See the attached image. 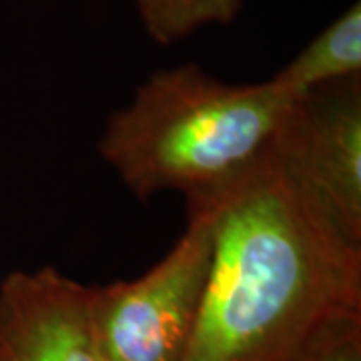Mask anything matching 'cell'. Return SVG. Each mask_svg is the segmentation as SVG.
<instances>
[{
  "instance_id": "8",
  "label": "cell",
  "mask_w": 361,
  "mask_h": 361,
  "mask_svg": "<svg viewBox=\"0 0 361 361\" xmlns=\"http://www.w3.org/2000/svg\"><path fill=\"white\" fill-rule=\"evenodd\" d=\"M287 361H361V311L325 323Z\"/></svg>"
},
{
  "instance_id": "3",
  "label": "cell",
  "mask_w": 361,
  "mask_h": 361,
  "mask_svg": "<svg viewBox=\"0 0 361 361\" xmlns=\"http://www.w3.org/2000/svg\"><path fill=\"white\" fill-rule=\"evenodd\" d=\"M187 229L165 257L129 281L92 285L104 361H183L213 255V205L187 201Z\"/></svg>"
},
{
  "instance_id": "5",
  "label": "cell",
  "mask_w": 361,
  "mask_h": 361,
  "mask_svg": "<svg viewBox=\"0 0 361 361\" xmlns=\"http://www.w3.org/2000/svg\"><path fill=\"white\" fill-rule=\"evenodd\" d=\"M0 361H104L92 285L51 265L8 273L0 283Z\"/></svg>"
},
{
  "instance_id": "2",
  "label": "cell",
  "mask_w": 361,
  "mask_h": 361,
  "mask_svg": "<svg viewBox=\"0 0 361 361\" xmlns=\"http://www.w3.org/2000/svg\"><path fill=\"white\" fill-rule=\"evenodd\" d=\"M293 101L273 78L231 85L199 65L157 71L109 116L99 153L141 201L213 197L269 149Z\"/></svg>"
},
{
  "instance_id": "6",
  "label": "cell",
  "mask_w": 361,
  "mask_h": 361,
  "mask_svg": "<svg viewBox=\"0 0 361 361\" xmlns=\"http://www.w3.org/2000/svg\"><path fill=\"white\" fill-rule=\"evenodd\" d=\"M360 73L361 4L355 2L271 78L289 97L299 99L311 90L357 78Z\"/></svg>"
},
{
  "instance_id": "1",
  "label": "cell",
  "mask_w": 361,
  "mask_h": 361,
  "mask_svg": "<svg viewBox=\"0 0 361 361\" xmlns=\"http://www.w3.org/2000/svg\"><path fill=\"white\" fill-rule=\"evenodd\" d=\"M203 199L213 255L183 361H287L325 323L361 311V245L297 187L273 142Z\"/></svg>"
},
{
  "instance_id": "4",
  "label": "cell",
  "mask_w": 361,
  "mask_h": 361,
  "mask_svg": "<svg viewBox=\"0 0 361 361\" xmlns=\"http://www.w3.org/2000/svg\"><path fill=\"white\" fill-rule=\"evenodd\" d=\"M273 149L337 231L361 245V78L295 99Z\"/></svg>"
},
{
  "instance_id": "7",
  "label": "cell",
  "mask_w": 361,
  "mask_h": 361,
  "mask_svg": "<svg viewBox=\"0 0 361 361\" xmlns=\"http://www.w3.org/2000/svg\"><path fill=\"white\" fill-rule=\"evenodd\" d=\"M145 30L159 44H173L199 28L229 25L243 8V0H135Z\"/></svg>"
}]
</instances>
